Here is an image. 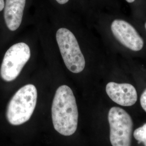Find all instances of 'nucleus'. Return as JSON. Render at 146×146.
Segmentation results:
<instances>
[{
	"instance_id": "nucleus-1",
	"label": "nucleus",
	"mask_w": 146,
	"mask_h": 146,
	"mask_svg": "<svg viewBox=\"0 0 146 146\" xmlns=\"http://www.w3.org/2000/svg\"><path fill=\"white\" fill-rule=\"evenodd\" d=\"M52 123L55 129L64 136H70L76 131L78 113L72 90L62 85L56 91L52 107Z\"/></svg>"
},
{
	"instance_id": "nucleus-2",
	"label": "nucleus",
	"mask_w": 146,
	"mask_h": 146,
	"mask_svg": "<svg viewBox=\"0 0 146 146\" xmlns=\"http://www.w3.org/2000/svg\"><path fill=\"white\" fill-rule=\"evenodd\" d=\"M37 92L33 84H29L19 89L7 106L6 117L11 125H19L31 117L36 105Z\"/></svg>"
},
{
	"instance_id": "nucleus-3",
	"label": "nucleus",
	"mask_w": 146,
	"mask_h": 146,
	"mask_svg": "<svg viewBox=\"0 0 146 146\" xmlns=\"http://www.w3.org/2000/svg\"><path fill=\"white\" fill-rule=\"evenodd\" d=\"M56 37L66 67L73 73L82 72L85 67L86 61L73 33L66 28H62L57 31Z\"/></svg>"
},
{
	"instance_id": "nucleus-4",
	"label": "nucleus",
	"mask_w": 146,
	"mask_h": 146,
	"mask_svg": "<svg viewBox=\"0 0 146 146\" xmlns=\"http://www.w3.org/2000/svg\"><path fill=\"white\" fill-rule=\"evenodd\" d=\"M110 141L112 146H131L133 122L122 108L113 107L109 111Z\"/></svg>"
},
{
	"instance_id": "nucleus-5",
	"label": "nucleus",
	"mask_w": 146,
	"mask_h": 146,
	"mask_svg": "<svg viewBox=\"0 0 146 146\" xmlns=\"http://www.w3.org/2000/svg\"><path fill=\"white\" fill-rule=\"evenodd\" d=\"M31 55L30 48L24 42L17 43L10 47L5 52L1 64L0 74L2 78L11 82L17 78Z\"/></svg>"
},
{
	"instance_id": "nucleus-6",
	"label": "nucleus",
	"mask_w": 146,
	"mask_h": 146,
	"mask_svg": "<svg viewBox=\"0 0 146 146\" xmlns=\"http://www.w3.org/2000/svg\"><path fill=\"white\" fill-rule=\"evenodd\" d=\"M111 30L116 40L133 51L138 52L143 47V40L130 23L122 20H115L111 25Z\"/></svg>"
},
{
	"instance_id": "nucleus-7",
	"label": "nucleus",
	"mask_w": 146,
	"mask_h": 146,
	"mask_svg": "<svg viewBox=\"0 0 146 146\" xmlns=\"http://www.w3.org/2000/svg\"><path fill=\"white\" fill-rule=\"evenodd\" d=\"M106 90L110 99L122 106H131L137 100L136 90L131 84L110 82L107 84Z\"/></svg>"
},
{
	"instance_id": "nucleus-8",
	"label": "nucleus",
	"mask_w": 146,
	"mask_h": 146,
	"mask_svg": "<svg viewBox=\"0 0 146 146\" xmlns=\"http://www.w3.org/2000/svg\"><path fill=\"white\" fill-rule=\"evenodd\" d=\"M26 0H6L4 17L11 31L17 30L21 25Z\"/></svg>"
},
{
	"instance_id": "nucleus-9",
	"label": "nucleus",
	"mask_w": 146,
	"mask_h": 146,
	"mask_svg": "<svg viewBox=\"0 0 146 146\" xmlns=\"http://www.w3.org/2000/svg\"><path fill=\"white\" fill-rule=\"evenodd\" d=\"M133 135L136 140L139 142V143L142 142L146 146V123L135 129Z\"/></svg>"
},
{
	"instance_id": "nucleus-10",
	"label": "nucleus",
	"mask_w": 146,
	"mask_h": 146,
	"mask_svg": "<svg viewBox=\"0 0 146 146\" xmlns=\"http://www.w3.org/2000/svg\"><path fill=\"white\" fill-rule=\"evenodd\" d=\"M140 104L142 108L146 112V89L141 95Z\"/></svg>"
},
{
	"instance_id": "nucleus-11",
	"label": "nucleus",
	"mask_w": 146,
	"mask_h": 146,
	"mask_svg": "<svg viewBox=\"0 0 146 146\" xmlns=\"http://www.w3.org/2000/svg\"><path fill=\"white\" fill-rule=\"evenodd\" d=\"M5 5V3L4 0H0V11L4 9Z\"/></svg>"
},
{
	"instance_id": "nucleus-12",
	"label": "nucleus",
	"mask_w": 146,
	"mask_h": 146,
	"mask_svg": "<svg viewBox=\"0 0 146 146\" xmlns=\"http://www.w3.org/2000/svg\"><path fill=\"white\" fill-rule=\"evenodd\" d=\"M58 3L59 4H61V5H64L66 3H67L69 0H56Z\"/></svg>"
},
{
	"instance_id": "nucleus-13",
	"label": "nucleus",
	"mask_w": 146,
	"mask_h": 146,
	"mask_svg": "<svg viewBox=\"0 0 146 146\" xmlns=\"http://www.w3.org/2000/svg\"><path fill=\"white\" fill-rule=\"evenodd\" d=\"M128 3H133L135 1V0H125Z\"/></svg>"
},
{
	"instance_id": "nucleus-14",
	"label": "nucleus",
	"mask_w": 146,
	"mask_h": 146,
	"mask_svg": "<svg viewBox=\"0 0 146 146\" xmlns=\"http://www.w3.org/2000/svg\"><path fill=\"white\" fill-rule=\"evenodd\" d=\"M145 28H146V23H145Z\"/></svg>"
}]
</instances>
